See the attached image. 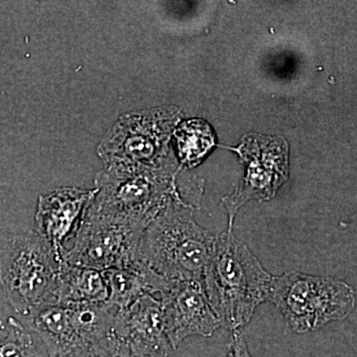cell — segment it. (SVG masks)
I'll use <instances>...</instances> for the list:
<instances>
[{"label":"cell","instance_id":"6da1fadb","mask_svg":"<svg viewBox=\"0 0 357 357\" xmlns=\"http://www.w3.org/2000/svg\"><path fill=\"white\" fill-rule=\"evenodd\" d=\"M273 279L232 230L215 236L203 287L223 328L234 333L248 325L256 307L269 301Z\"/></svg>","mask_w":357,"mask_h":357},{"label":"cell","instance_id":"7a4b0ae2","mask_svg":"<svg viewBox=\"0 0 357 357\" xmlns=\"http://www.w3.org/2000/svg\"><path fill=\"white\" fill-rule=\"evenodd\" d=\"M215 241L195 222L191 204L174 199L145 229L138 258L170 280L203 284Z\"/></svg>","mask_w":357,"mask_h":357},{"label":"cell","instance_id":"3957f363","mask_svg":"<svg viewBox=\"0 0 357 357\" xmlns=\"http://www.w3.org/2000/svg\"><path fill=\"white\" fill-rule=\"evenodd\" d=\"M63 262L36 231L13 237L0 250V284L16 312L27 317L55 304Z\"/></svg>","mask_w":357,"mask_h":357},{"label":"cell","instance_id":"277c9868","mask_svg":"<svg viewBox=\"0 0 357 357\" xmlns=\"http://www.w3.org/2000/svg\"><path fill=\"white\" fill-rule=\"evenodd\" d=\"M96 185L93 206L146 227L172 199L181 198L169 167L110 165L96 176Z\"/></svg>","mask_w":357,"mask_h":357},{"label":"cell","instance_id":"5b68a950","mask_svg":"<svg viewBox=\"0 0 357 357\" xmlns=\"http://www.w3.org/2000/svg\"><path fill=\"white\" fill-rule=\"evenodd\" d=\"M269 302L280 310L294 333H306L349 316L356 298L344 282L289 272L274 277Z\"/></svg>","mask_w":357,"mask_h":357},{"label":"cell","instance_id":"8992f818","mask_svg":"<svg viewBox=\"0 0 357 357\" xmlns=\"http://www.w3.org/2000/svg\"><path fill=\"white\" fill-rule=\"evenodd\" d=\"M146 227L91 204L63 262L102 272L131 266L140 261L138 252Z\"/></svg>","mask_w":357,"mask_h":357},{"label":"cell","instance_id":"52a82bcc","mask_svg":"<svg viewBox=\"0 0 357 357\" xmlns=\"http://www.w3.org/2000/svg\"><path fill=\"white\" fill-rule=\"evenodd\" d=\"M117 311L107 303L49 304L26 318L49 357H67L109 337Z\"/></svg>","mask_w":357,"mask_h":357},{"label":"cell","instance_id":"ba28073f","mask_svg":"<svg viewBox=\"0 0 357 357\" xmlns=\"http://www.w3.org/2000/svg\"><path fill=\"white\" fill-rule=\"evenodd\" d=\"M175 112L156 109L126 114L98 146V154L110 165H157L175 126Z\"/></svg>","mask_w":357,"mask_h":357},{"label":"cell","instance_id":"9c48e42d","mask_svg":"<svg viewBox=\"0 0 357 357\" xmlns=\"http://www.w3.org/2000/svg\"><path fill=\"white\" fill-rule=\"evenodd\" d=\"M159 295L164 328L173 349L192 335L211 337L222 326L203 284L171 280Z\"/></svg>","mask_w":357,"mask_h":357},{"label":"cell","instance_id":"30bf717a","mask_svg":"<svg viewBox=\"0 0 357 357\" xmlns=\"http://www.w3.org/2000/svg\"><path fill=\"white\" fill-rule=\"evenodd\" d=\"M112 337L128 357H168L172 351L160 300L145 295L115 314Z\"/></svg>","mask_w":357,"mask_h":357},{"label":"cell","instance_id":"8fae6325","mask_svg":"<svg viewBox=\"0 0 357 357\" xmlns=\"http://www.w3.org/2000/svg\"><path fill=\"white\" fill-rule=\"evenodd\" d=\"M98 189L60 188L39 198L36 232L50 244L63 262L66 243L76 236L86 211L95 199Z\"/></svg>","mask_w":357,"mask_h":357},{"label":"cell","instance_id":"7c38bea8","mask_svg":"<svg viewBox=\"0 0 357 357\" xmlns=\"http://www.w3.org/2000/svg\"><path fill=\"white\" fill-rule=\"evenodd\" d=\"M277 140H271L268 149L264 148L261 156H243L248 162V171L243 183L234 194L222 199L229 215V229L232 230L237 211L251 201H267L275 197L279 188L287 181V148L285 143L278 147Z\"/></svg>","mask_w":357,"mask_h":357},{"label":"cell","instance_id":"4fadbf2b","mask_svg":"<svg viewBox=\"0 0 357 357\" xmlns=\"http://www.w3.org/2000/svg\"><path fill=\"white\" fill-rule=\"evenodd\" d=\"M102 273L109 288L107 303L119 310L126 309L143 296L161 293L171 282L142 261Z\"/></svg>","mask_w":357,"mask_h":357},{"label":"cell","instance_id":"5bb4252c","mask_svg":"<svg viewBox=\"0 0 357 357\" xmlns=\"http://www.w3.org/2000/svg\"><path fill=\"white\" fill-rule=\"evenodd\" d=\"M109 288L102 271L63 262L55 291V304L107 303Z\"/></svg>","mask_w":357,"mask_h":357},{"label":"cell","instance_id":"9a60e30c","mask_svg":"<svg viewBox=\"0 0 357 357\" xmlns=\"http://www.w3.org/2000/svg\"><path fill=\"white\" fill-rule=\"evenodd\" d=\"M181 160L185 165H197L215 144L211 129L201 119L181 124L176 132Z\"/></svg>","mask_w":357,"mask_h":357},{"label":"cell","instance_id":"2e32d148","mask_svg":"<svg viewBox=\"0 0 357 357\" xmlns=\"http://www.w3.org/2000/svg\"><path fill=\"white\" fill-rule=\"evenodd\" d=\"M45 349H39L31 333L17 319L9 318L8 333L0 340V357H48Z\"/></svg>","mask_w":357,"mask_h":357},{"label":"cell","instance_id":"e0dca14e","mask_svg":"<svg viewBox=\"0 0 357 357\" xmlns=\"http://www.w3.org/2000/svg\"><path fill=\"white\" fill-rule=\"evenodd\" d=\"M67 357H128L126 352L122 351L121 345L112 337V333L109 337L98 340L95 344H89L84 349H77L72 352Z\"/></svg>","mask_w":357,"mask_h":357},{"label":"cell","instance_id":"ac0fdd59","mask_svg":"<svg viewBox=\"0 0 357 357\" xmlns=\"http://www.w3.org/2000/svg\"><path fill=\"white\" fill-rule=\"evenodd\" d=\"M227 357H252L249 352L248 344L241 331L232 333L231 344Z\"/></svg>","mask_w":357,"mask_h":357},{"label":"cell","instance_id":"d6986e66","mask_svg":"<svg viewBox=\"0 0 357 357\" xmlns=\"http://www.w3.org/2000/svg\"><path fill=\"white\" fill-rule=\"evenodd\" d=\"M4 328H6V326L3 325L1 319H0V331L4 330Z\"/></svg>","mask_w":357,"mask_h":357}]
</instances>
